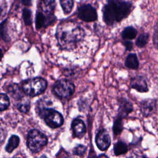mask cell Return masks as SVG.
Wrapping results in <instances>:
<instances>
[{"mask_svg":"<svg viewBox=\"0 0 158 158\" xmlns=\"http://www.w3.org/2000/svg\"><path fill=\"white\" fill-rule=\"evenodd\" d=\"M128 150V148L127 144L122 142V141H118L117 143L115 144L114 147V151L115 155L118 156L123 154L125 153Z\"/></svg>","mask_w":158,"mask_h":158,"instance_id":"ffe728a7","label":"cell"},{"mask_svg":"<svg viewBox=\"0 0 158 158\" xmlns=\"http://www.w3.org/2000/svg\"><path fill=\"white\" fill-rule=\"evenodd\" d=\"M47 88L46 81L41 77L26 80L22 85V90L27 95L36 96L42 94Z\"/></svg>","mask_w":158,"mask_h":158,"instance_id":"3957f363","label":"cell"},{"mask_svg":"<svg viewBox=\"0 0 158 158\" xmlns=\"http://www.w3.org/2000/svg\"><path fill=\"white\" fill-rule=\"evenodd\" d=\"M96 143L98 148L104 151L107 149L110 144V138L109 133L104 129L99 130L96 136Z\"/></svg>","mask_w":158,"mask_h":158,"instance_id":"9c48e42d","label":"cell"},{"mask_svg":"<svg viewBox=\"0 0 158 158\" xmlns=\"http://www.w3.org/2000/svg\"><path fill=\"white\" fill-rule=\"evenodd\" d=\"M123 44L125 46V47L127 50L130 51V50L132 49L133 43L131 41H128V40H125V41H123Z\"/></svg>","mask_w":158,"mask_h":158,"instance_id":"83f0119b","label":"cell"},{"mask_svg":"<svg viewBox=\"0 0 158 158\" xmlns=\"http://www.w3.org/2000/svg\"><path fill=\"white\" fill-rule=\"evenodd\" d=\"M125 65L128 69L133 70L138 69L139 67V62L137 56L134 53L129 54L126 58Z\"/></svg>","mask_w":158,"mask_h":158,"instance_id":"2e32d148","label":"cell"},{"mask_svg":"<svg viewBox=\"0 0 158 158\" xmlns=\"http://www.w3.org/2000/svg\"><path fill=\"white\" fill-rule=\"evenodd\" d=\"M46 136L37 130H31L29 131L27 137V146L30 150L35 153L40 152L47 144Z\"/></svg>","mask_w":158,"mask_h":158,"instance_id":"277c9868","label":"cell"},{"mask_svg":"<svg viewBox=\"0 0 158 158\" xmlns=\"http://www.w3.org/2000/svg\"><path fill=\"white\" fill-rule=\"evenodd\" d=\"M78 17L86 22L96 21L98 19L96 9L90 4H83L78 9Z\"/></svg>","mask_w":158,"mask_h":158,"instance_id":"52a82bcc","label":"cell"},{"mask_svg":"<svg viewBox=\"0 0 158 158\" xmlns=\"http://www.w3.org/2000/svg\"><path fill=\"white\" fill-rule=\"evenodd\" d=\"M72 130L73 135L77 138H81L86 132V127L83 121L80 118L73 120L72 123Z\"/></svg>","mask_w":158,"mask_h":158,"instance_id":"7c38bea8","label":"cell"},{"mask_svg":"<svg viewBox=\"0 0 158 158\" xmlns=\"http://www.w3.org/2000/svg\"><path fill=\"white\" fill-rule=\"evenodd\" d=\"M60 4L65 14H68L70 13V12L73 9L74 1L73 0H60Z\"/></svg>","mask_w":158,"mask_h":158,"instance_id":"44dd1931","label":"cell"},{"mask_svg":"<svg viewBox=\"0 0 158 158\" xmlns=\"http://www.w3.org/2000/svg\"><path fill=\"white\" fill-rule=\"evenodd\" d=\"M20 139L17 135H12L9 138L8 143L6 146V150L8 152H11L15 149L19 144Z\"/></svg>","mask_w":158,"mask_h":158,"instance_id":"ac0fdd59","label":"cell"},{"mask_svg":"<svg viewBox=\"0 0 158 158\" xmlns=\"http://www.w3.org/2000/svg\"><path fill=\"white\" fill-rule=\"evenodd\" d=\"M140 110L142 114L148 117L154 114L156 110V101L154 99H148L141 102Z\"/></svg>","mask_w":158,"mask_h":158,"instance_id":"8fae6325","label":"cell"},{"mask_svg":"<svg viewBox=\"0 0 158 158\" xmlns=\"http://www.w3.org/2000/svg\"><path fill=\"white\" fill-rule=\"evenodd\" d=\"M56 20L55 15H47L41 11H37L35 18V26L36 29H40L49 25Z\"/></svg>","mask_w":158,"mask_h":158,"instance_id":"ba28073f","label":"cell"},{"mask_svg":"<svg viewBox=\"0 0 158 158\" xmlns=\"http://www.w3.org/2000/svg\"><path fill=\"white\" fill-rule=\"evenodd\" d=\"M39 158H48L45 155H42L41 156H40Z\"/></svg>","mask_w":158,"mask_h":158,"instance_id":"1f68e13d","label":"cell"},{"mask_svg":"<svg viewBox=\"0 0 158 158\" xmlns=\"http://www.w3.org/2000/svg\"><path fill=\"white\" fill-rule=\"evenodd\" d=\"M22 2L25 6H30L31 4V0H21Z\"/></svg>","mask_w":158,"mask_h":158,"instance_id":"f546056e","label":"cell"},{"mask_svg":"<svg viewBox=\"0 0 158 158\" xmlns=\"http://www.w3.org/2000/svg\"><path fill=\"white\" fill-rule=\"evenodd\" d=\"M153 44L156 48L158 49V21L155 24L153 33Z\"/></svg>","mask_w":158,"mask_h":158,"instance_id":"4316f807","label":"cell"},{"mask_svg":"<svg viewBox=\"0 0 158 158\" xmlns=\"http://www.w3.org/2000/svg\"><path fill=\"white\" fill-rule=\"evenodd\" d=\"M97 158H109L107 156L104 155V154H101L100 156H99Z\"/></svg>","mask_w":158,"mask_h":158,"instance_id":"4dcf8cb0","label":"cell"},{"mask_svg":"<svg viewBox=\"0 0 158 158\" xmlns=\"http://www.w3.org/2000/svg\"><path fill=\"white\" fill-rule=\"evenodd\" d=\"M137 35V30L133 27H125L122 33V37L125 40H131L135 38Z\"/></svg>","mask_w":158,"mask_h":158,"instance_id":"e0dca14e","label":"cell"},{"mask_svg":"<svg viewBox=\"0 0 158 158\" xmlns=\"http://www.w3.org/2000/svg\"><path fill=\"white\" fill-rule=\"evenodd\" d=\"M120 106L118 112L121 116L124 117L128 114L133 109L132 104L130 102L125 99H122L119 101Z\"/></svg>","mask_w":158,"mask_h":158,"instance_id":"9a60e30c","label":"cell"},{"mask_svg":"<svg viewBox=\"0 0 158 158\" xmlns=\"http://www.w3.org/2000/svg\"><path fill=\"white\" fill-rule=\"evenodd\" d=\"M149 35L147 33H143L139 35L136 40V45L138 48H144L148 43Z\"/></svg>","mask_w":158,"mask_h":158,"instance_id":"7402d4cb","label":"cell"},{"mask_svg":"<svg viewBox=\"0 0 158 158\" xmlns=\"http://www.w3.org/2000/svg\"><path fill=\"white\" fill-rule=\"evenodd\" d=\"M15 158H18V157H15Z\"/></svg>","mask_w":158,"mask_h":158,"instance_id":"d6a6232c","label":"cell"},{"mask_svg":"<svg viewBox=\"0 0 158 158\" xmlns=\"http://www.w3.org/2000/svg\"><path fill=\"white\" fill-rule=\"evenodd\" d=\"M132 8L130 2L123 0H107L102 9L103 20L107 25H112L127 17Z\"/></svg>","mask_w":158,"mask_h":158,"instance_id":"7a4b0ae2","label":"cell"},{"mask_svg":"<svg viewBox=\"0 0 158 158\" xmlns=\"http://www.w3.org/2000/svg\"><path fill=\"white\" fill-rule=\"evenodd\" d=\"M130 86L136 91L144 93L148 91V84L146 79L142 76H135L131 78Z\"/></svg>","mask_w":158,"mask_h":158,"instance_id":"30bf717a","label":"cell"},{"mask_svg":"<svg viewBox=\"0 0 158 158\" xmlns=\"http://www.w3.org/2000/svg\"><path fill=\"white\" fill-rule=\"evenodd\" d=\"M38 5L41 12L47 15L54 14L56 6L55 0H40Z\"/></svg>","mask_w":158,"mask_h":158,"instance_id":"4fadbf2b","label":"cell"},{"mask_svg":"<svg viewBox=\"0 0 158 158\" xmlns=\"http://www.w3.org/2000/svg\"><path fill=\"white\" fill-rule=\"evenodd\" d=\"M10 105V101L8 96L4 93H1L0 96V109L1 110L7 109Z\"/></svg>","mask_w":158,"mask_h":158,"instance_id":"603a6c76","label":"cell"},{"mask_svg":"<svg viewBox=\"0 0 158 158\" xmlns=\"http://www.w3.org/2000/svg\"><path fill=\"white\" fill-rule=\"evenodd\" d=\"M122 129H123V126L122 123V120L120 118H118L115 121L114 123L113 131L115 135H117L122 131Z\"/></svg>","mask_w":158,"mask_h":158,"instance_id":"d4e9b609","label":"cell"},{"mask_svg":"<svg viewBox=\"0 0 158 158\" xmlns=\"http://www.w3.org/2000/svg\"><path fill=\"white\" fill-rule=\"evenodd\" d=\"M85 34V30L78 23L72 21H66L58 25L56 37L59 46L62 49L71 51L83 40Z\"/></svg>","mask_w":158,"mask_h":158,"instance_id":"6da1fadb","label":"cell"},{"mask_svg":"<svg viewBox=\"0 0 158 158\" xmlns=\"http://www.w3.org/2000/svg\"><path fill=\"white\" fill-rule=\"evenodd\" d=\"M38 114L44 118L46 123L52 128H58L63 124L62 115L53 109L48 107L38 110Z\"/></svg>","mask_w":158,"mask_h":158,"instance_id":"5b68a950","label":"cell"},{"mask_svg":"<svg viewBox=\"0 0 158 158\" xmlns=\"http://www.w3.org/2000/svg\"><path fill=\"white\" fill-rule=\"evenodd\" d=\"M129 158H146L142 154L138 152H133L129 157Z\"/></svg>","mask_w":158,"mask_h":158,"instance_id":"f1b7e54d","label":"cell"},{"mask_svg":"<svg viewBox=\"0 0 158 158\" xmlns=\"http://www.w3.org/2000/svg\"><path fill=\"white\" fill-rule=\"evenodd\" d=\"M23 92L19 86L15 83L10 84L7 88V93L15 99L20 100L22 98Z\"/></svg>","mask_w":158,"mask_h":158,"instance_id":"5bb4252c","label":"cell"},{"mask_svg":"<svg viewBox=\"0 0 158 158\" xmlns=\"http://www.w3.org/2000/svg\"><path fill=\"white\" fill-rule=\"evenodd\" d=\"M53 91L56 96L60 98L70 96L75 91V86L72 82L66 79L57 80L54 85Z\"/></svg>","mask_w":158,"mask_h":158,"instance_id":"8992f818","label":"cell"},{"mask_svg":"<svg viewBox=\"0 0 158 158\" xmlns=\"http://www.w3.org/2000/svg\"><path fill=\"white\" fill-rule=\"evenodd\" d=\"M86 150V147L83 145H78L77 147H75L73 149V154L79 156H83L84 154L85 153Z\"/></svg>","mask_w":158,"mask_h":158,"instance_id":"484cf974","label":"cell"},{"mask_svg":"<svg viewBox=\"0 0 158 158\" xmlns=\"http://www.w3.org/2000/svg\"><path fill=\"white\" fill-rule=\"evenodd\" d=\"M17 107L19 110L23 113H27L28 112L30 108V102L27 98L23 97L21 98L17 103Z\"/></svg>","mask_w":158,"mask_h":158,"instance_id":"d6986e66","label":"cell"},{"mask_svg":"<svg viewBox=\"0 0 158 158\" xmlns=\"http://www.w3.org/2000/svg\"><path fill=\"white\" fill-rule=\"evenodd\" d=\"M23 19L24 23L26 25H30L32 23V16L31 10L28 8H24L23 9Z\"/></svg>","mask_w":158,"mask_h":158,"instance_id":"cb8c5ba5","label":"cell"}]
</instances>
